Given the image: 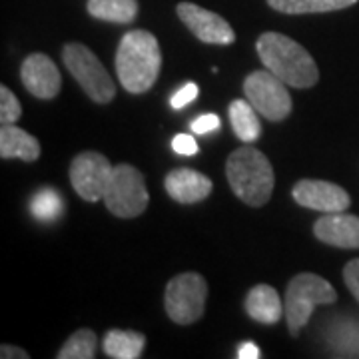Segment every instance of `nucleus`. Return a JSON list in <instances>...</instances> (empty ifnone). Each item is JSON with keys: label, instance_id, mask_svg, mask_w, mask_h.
<instances>
[{"label": "nucleus", "instance_id": "nucleus-12", "mask_svg": "<svg viewBox=\"0 0 359 359\" xmlns=\"http://www.w3.org/2000/svg\"><path fill=\"white\" fill-rule=\"evenodd\" d=\"M20 80L25 88L40 100H50L58 96L62 88V76L58 66L52 62L46 54L34 52L26 56L20 66Z\"/></svg>", "mask_w": 359, "mask_h": 359}, {"label": "nucleus", "instance_id": "nucleus-7", "mask_svg": "<svg viewBox=\"0 0 359 359\" xmlns=\"http://www.w3.org/2000/svg\"><path fill=\"white\" fill-rule=\"evenodd\" d=\"M208 283L196 271H184L166 285L164 306L168 318L180 325H190L204 316Z\"/></svg>", "mask_w": 359, "mask_h": 359}, {"label": "nucleus", "instance_id": "nucleus-20", "mask_svg": "<svg viewBox=\"0 0 359 359\" xmlns=\"http://www.w3.org/2000/svg\"><path fill=\"white\" fill-rule=\"evenodd\" d=\"M230 122L236 136L245 144L256 142L259 138V120L256 116V108L248 100H233L230 104Z\"/></svg>", "mask_w": 359, "mask_h": 359}, {"label": "nucleus", "instance_id": "nucleus-6", "mask_svg": "<svg viewBox=\"0 0 359 359\" xmlns=\"http://www.w3.org/2000/svg\"><path fill=\"white\" fill-rule=\"evenodd\" d=\"M106 208L118 218H136L148 208L150 196L140 170L130 164H118L112 170L104 194Z\"/></svg>", "mask_w": 359, "mask_h": 359}, {"label": "nucleus", "instance_id": "nucleus-11", "mask_svg": "<svg viewBox=\"0 0 359 359\" xmlns=\"http://www.w3.org/2000/svg\"><path fill=\"white\" fill-rule=\"evenodd\" d=\"M292 196L299 205L323 214L346 212L351 204L349 194L341 186L325 180H299L292 190Z\"/></svg>", "mask_w": 359, "mask_h": 359}, {"label": "nucleus", "instance_id": "nucleus-10", "mask_svg": "<svg viewBox=\"0 0 359 359\" xmlns=\"http://www.w3.org/2000/svg\"><path fill=\"white\" fill-rule=\"evenodd\" d=\"M180 20L190 28L194 36L205 44H218V46H230L236 42V32L219 14L205 11L194 2H180L178 8Z\"/></svg>", "mask_w": 359, "mask_h": 359}, {"label": "nucleus", "instance_id": "nucleus-9", "mask_svg": "<svg viewBox=\"0 0 359 359\" xmlns=\"http://www.w3.org/2000/svg\"><path fill=\"white\" fill-rule=\"evenodd\" d=\"M114 166L106 156L98 152H82L72 160L70 182L76 194L86 202H98L104 198Z\"/></svg>", "mask_w": 359, "mask_h": 359}, {"label": "nucleus", "instance_id": "nucleus-14", "mask_svg": "<svg viewBox=\"0 0 359 359\" xmlns=\"http://www.w3.org/2000/svg\"><path fill=\"white\" fill-rule=\"evenodd\" d=\"M164 188L168 196L178 204H198L210 196L214 184L202 172H196L190 168H178L168 174L164 180Z\"/></svg>", "mask_w": 359, "mask_h": 359}, {"label": "nucleus", "instance_id": "nucleus-13", "mask_svg": "<svg viewBox=\"0 0 359 359\" xmlns=\"http://www.w3.org/2000/svg\"><path fill=\"white\" fill-rule=\"evenodd\" d=\"M316 238L341 250H359V218L346 212L321 216L313 226Z\"/></svg>", "mask_w": 359, "mask_h": 359}, {"label": "nucleus", "instance_id": "nucleus-1", "mask_svg": "<svg viewBox=\"0 0 359 359\" xmlns=\"http://www.w3.org/2000/svg\"><path fill=\"white\" fill-rule=\"evenodd\" d=\"M162 68L160 44L148 30L126 32L116 50V74L130 94H144L152 88Z\"/></svg>", "mask_w": 359, "mask_h": 359}, {"label": "nucleus", "instance_id": "nucleus-2", "mask_svg": "<svg viewBox=\"0 0 359 359\" xmlns=\"http://www.w3.org/2000/svg\"><path fill=\"white\" fill-rule=\"evenodd\" d=\"M256 50L262 65L285 84L294 88H311L318 84L320 70L316 60L294 39L280 32H264L257 39Z\"/></svg>", "mask_w": 359, "mask_h": 359}, {"label": "nucleus", "instance_id": "nucleus-21", "mask_svg": "<svg viewBox=\"0 0 359 359\" xmlns=\"http://www.w3.org/2000/svg\"><path fill=\"white\" fill-rule=\"evenodd\" d=\"M62 208H65V204H62L60 194L56 192V190H52V188L39 190L30 198V212H32V216L40 219V222H44V224H52V222H56V219L60 218Z\"/></svg>", "mask_w": 359, "mask_h": 359}, {"label": "nucleus", "instance_id": "nucleus-15", "mask_svg": "<svg viewBox=\"0 0 359 359\" xmlns=\"http://www.w3.org/2000/svg\"><path fill=\"white\" fill-rule=\"evenodd\" d=\"M245 311L252 320L271 325V323L280 321L285 309L280 302L278 292L268 283H259L256 287H252L248 297H245Z\"/></svg>", "mask_w": 359, "mask_h": 359}, {"label": "nucleus", "instance_id": "nucleus-3", "mask_svg": "<svg viewBox=\"0 0 359 359\" xmlns=\"http://www.w3.org/2000/svg\"><path fill=\"white\" fill-rule=\"evenodd\" d=\"M226 176L236 194L244 204L252 208L268 204L273 192V168L269 160L254 146H242L233 150L226 162Z\"/></svg>", "mask_w": 359, "mask_h": 359}, {"label": "nucleus", "instance_id": "nucleus-19", "mask_svg": "<svg viewBox=\"0 0 359 359\" xmlns=\"http://www.w3.org/2000/svg\"><path fill=\"white\" fill-rule=\"evenodd\" d=\"M358 0H268V4L283 14H320L344 11Z\"/></svg>", "mask_w": 359, "mask_h": 359}, {"label": "nucleus", "instance_id": "nucleus-17", "mask_svg": "<svg viewBox=\"0 0 359 359\" xmlns=\"http://www.w3.org/2000/svg\"><path fill=\"white\" fill-rule=\"evenodd\" d=\"M86 11L90 16L104 22L130 25L138 16V2L136 0H88Z\"/></svg>", "mask_w": 359, "mask_h": 359}, {"label": "nucleus", "instance_id": "nucleus-8", "mask_svg": "<svg viewBox=\"0 0 359 359\" xmlns=\"http://www.w3.org/2000/svg\"><path fill=\"white\" fill-rule=\"evenodd\" d=\"M244 92L248 102L256 108L269 122H282L292 112V96L285 82L266 70H256L244 80Z\"/></svg>", "mask_w": 359, "mask_h": 359}, {"label": "nucleus", "instance_id": "nucleus-28", "mask_svg": "<svg viewBox=\"0 0 359 359\" xmlns=\"http://www.w3.org/2000/svg\"><path fill=\"white\" fill-rule=\"evenodd\" d=\"M0 358L2 359H28V351H25L22 347L14 346H2L0 347Z\"/></svg>", "mask_w": 359, "mask_h": 359}, {"label": "nucleus", "instance_id": "nucleus-27", "mask_svg": "<svg viewBox=\"0 0 359 359\" xmlns=\"http://www.w3.org/2000/svg\"><path fill=\"white\" fill-rule=\"evenodd\" d=\"M219 128V118L216 114H204L192 122V130L196 134H210Z\"/></svg>", "mask_w": 359, "mask_h": 359}, {"label": "nucleus", "instance_id": "nucleus-5", "mask_svg": "<svg viewBox=\"0 0 359 359\" xmlns=\"http://www.w3.org/2000/svg\"><path fill=\"white\" fill-rule=\"evenodd\" d=\"M62 62L68 68V72L76 78L80 88L84 90V94L90 100L98 104H108L114 100V80L98 60V56L84 44H78V42L66 44L62 48Z\"/></svg>", "mask_w": 359, "mask_h": 359}, {"label": "nucleus", "instance_id": "nucleus-29", "mask_svg": "<svg viewBox=\"0 0 359 359\" xmlns=\"http://www.w3.org/2000/svg\"><path fill=\"white\" fill-rule=\"evenodd\" d=\"M259 355H262V353H259V349H257L254 344H250V341L238 349V358L240 359H257Z\"/></svg>", "mask_w": 359, "mask_h": 359}, {"label": "nucleus", "instance_id": "nucleus-24", "mask_svg": "<svg viewBox=\"0 0 359 359\" xmlns=\"http://www.w3.org/2000/svg\"><path fill=\"white\" fill-rule=\"evenodd\" d=\"M198 94H200V88H198V84H194V82H188V84H184L182 88L172 96V100H170V106L174 108V110H182L184 106H188V104L192 102L198 98Z\"/></svg>", "mask_w": 359, "mask_h": 359}, {"label": "nucleus", "instance_id": "nucleus-4", "mask_svg": "<svg viewBox=\"0 0 359 359\" xmlns=\"http://www.w3.org/2000/svg\"><path fill=\"white\" fill-rule=\"evenodd\" d=\"M337 292L334 285L323 280L318 273H297L292 282L287 283L285 299H283V313L287 321L290 334L297 335L311 320V313L318 306H330L335 304Z\"/></svg>", "mask_w": 359, "mask_h": 359}, {"label": "nucleus", "instance_id": "nucleus-26", "mask_svg": "<svg viewBox=\"0 0 359 359\" xmlns=\"http://www.w3.org/2000/svg\"><path fill=\"white\" fill-rule=\"evenodd\" d=\"M344 282L349 287V292L353 294V297L358 299L359 304V257L351 259L344 268Z\"/></svg>", "mask_w": 359, "mask_h": 359}, {"label": "nucleus", "instance_id": "nucleus-25", "mask_svg": "<svg viewBox=\"0 0 359 359\" xmlns=\"http://www.w3.org/2000/svg\"><path fill=\"white\" fill-rule=\"evenodd\" d=\"M172 150L180 156H194L200 152V146L190 134H178L172 140Z\"/></svg>", "mask_w": 359, "mask_h": 359}, {"label": "nucleus", "instance_id": "nucleus-16", "mask_svg": "<svg viewBox=\"0 0 359 359\" xmlns=\"http://www.w3.org/2000/svg\"><path fill=\"white\" fill-rule=\"evenodd\" d=\"M0 158H18L25 162H34L40 158V142L14 124H2L0 128Z\"/></svg>", "mask_w": 359, "mask_h": 359}, {"label": "nucleus", "instance_id": "nucleus-18", "mask_svg": "<svg viewBox=\"0 0 359 359\" xmlns=\"http://www.w3.org/2000/svg\"><path fill=\"white\" fill-rule=\"evenodd\" d=\"M146 346V335L138 332L110 330L104 335V353L112 359H138Z\"/></svg>", "mask_w": 359, "mask_h": 359}, {"label": "nucleus", "instance_id": "nucleus-22", "mask_svg": "<svg viewBox=\"0 0 359 359\" xmlns=\"http://www.w3.org/2000/svg\"><path fill=\"white\" fill-rule=\"evenodd\" d=\"M96 334L92 330H78L66 339L58 351V359H92L96 353Z\"/></svg>", "mask_w": 359, "mask_h": 359}, {"label": "nucleus", "instance_id": "nucleus-23", "mask_svg": "<svg viewBox=\"0 0 359 359\" xmlns=\"http://www.w3.org/2000/svg\"><path fill=\"white\" fill-rule=\"evenodd\" d=\"M22 116V106L8 86H0V122L14 124Z\"/></svg>", "mask_w": 359, "mask_h": 359}]
</instances>
